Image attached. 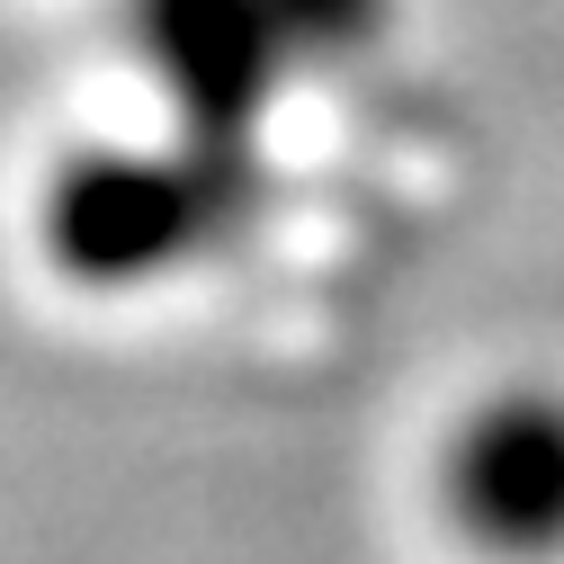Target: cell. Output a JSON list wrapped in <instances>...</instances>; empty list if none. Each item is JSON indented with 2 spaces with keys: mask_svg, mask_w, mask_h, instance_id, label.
Instances as JSON below:
<instances>
[{
  "mask_svg": "<svg viewBox=\"0 0 564 564\" xmlns=\"http://www.w3.org/2000/svg\"><path fill=\"white\" fill-rule=\"evenodd\" d=\"M234 216V180H225V144L188 134L171 153L144 144H82L63 153L36 188V242L54 260V278L73 288H153V278L188 269Z\"/></svg>",
  "mask_w": 564,
  "mask_h": 564,
  "instance_id": "1",
  "label": "cell"
},
{
  "mask_svg": "<svg viewBox=\"0 0 564 564\" xmlns=\"http://www.w3.org/2000/svg\"><path fill=\"white\" fill-rule=\"evenodd\" d=\"M134 54L188 117V134H242L278 73L305 54V28L288 0H126Z\"/></svg>",
  "mask_w": 564,
  "mask_h": 564,
  "instance_id": "2",
  "label": "cell"
},
{
  "mask_svg": "<svg viewBox=\"0 0 564 564\" xmlns=\"http://www.w3.org/2000/svg\"><path fill=\"white\" fill-rule=\"evenodd\" d=\"M448 520L492 555H546L564 546V403L511 394L475 412L440 457Z\"/></svg>",
  "mask_w": 564,
  "mask_h": 564,
  "instance_id": "3",
  "label": "cell"
}]
</instances>
